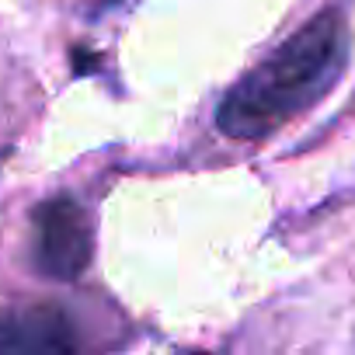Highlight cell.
Listing matches in <instances>:
<instances>
[{"mask_svg": "<svg viewBox=\"0 0 355 355\" xmlns=\"http://www.w3.org/2000/svg\"><path fill=\"white\" fill-rule=\"evenodd\" d=\"M345 60V18L324 11L227 91L216 112V125L234 139H261L282 129L334 87Z\"/></svg>", "mask_w": 355, "mask_h": 355, "instance_id": "obj_1", "label": "cell"}, {"mask_svg": "<svg viewBox=\"0 0 355 355\" xmlns=\"http://www.w3.org/2000/svg\"><path fill=\"white\" fill-rule=\"evenodd\" d=\"M32 265L39 275L56 282H73L87 272L94 254V230L87 209L70 199L56 196L35 206L32 213Z\"/></svg>", "mask_w": 355, "mask_h": 355, "instance_id": "obj_2", "label": "cell"}, {"mask_svg": "<svg viewBox=\"0 0 355 355\" xmlns=\"http://www.w3.org/2000/svg\"><path fill=\"white\" fill-rule=\"evenodd\" d=\"M77 331L60 306L0 313V352H73Z\"/></svg>", "mask_w": 355, "mask_h": 355, "instance_id": "obj_3", "label": "cell"}]
</instances>
